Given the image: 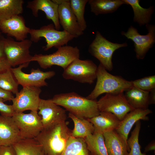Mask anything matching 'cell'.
<instances>
[{
    "label": "cell",
    "mask_w": 155,
    "mask_h": 155,
    "mask_svg": "<svg viewBox=\"0 0 155 155\" xmlns=\"http://www.w3.org/2000/svg\"><path fill=\"white\" fill-rule=\"evenodd\" d=\"M90 155H95L90 152Z\"/></svg>",
    "instance_id": "60d3db41"
},
{
    "label": "cell",
    "mask_w": 155,
    "mask_h": 155,
    "mask_svg": "<svg viewBox=\"0 0 155 155\" xmlns=\"http://www.w3.org/2000/svg\"><path fill=\"white\" fill-rule=\"evenodd\" d=\"M0 59H1V58H0Z\"/></svg>",
    "instance_id": "b9f144b4"
},
{
    "label": "cell",
    "mask_w": 155,
    "mask_h": 155,
    "mask_svg": "<svg viewBox=\"0 0 155 155\" xmlns=\"http://www.w3.org/2000/svg\"><path fill=\"white\" fill-rule=\"evenodd\" d=\"M125 4L130 5L133 13V20L140 26L149 24L154 11L153 6L148 8L142 7L140 4V0H122Z\"/></svg>",
    "instance_id": "603a6c76"
},
{
    "label": "cell",
    "mask_w": 155,
    "mask_h": 155,
    "mask_svg": "<svg viewBox=\"0 0 155 155\" xmlns=\"http://www.w3.org/2000/svg\"><path fill=\"white\" fill-rule=\"evenodd\" d=\"M124 94L129 105L134 109H146L149 104V92L132 86Z\"/></svg>",
    "instance_id": "7402d4cb"
},
{
    "label": "cell",
    "mask_w": 155,
    "mask_h": 155,
    "mask_svg": "<svg viewBox=\"0 0 155 155\" xmlns=\"http://www.w3.org/2000/svg\"><path fill=\"white\" fill-rule=\"evenodd\" d=\"M22 0H0V21L20 15L23 11Z\"/></svg>",
    "instance_id": "484cf974"
},
{
    "label": "cell",
    "mask_w": 155,
    "mask_h": 155,
    "mask_svg": "<svg viewBox=\"0 0 155 155\" xmlns=\"http://www.w3.org/2000/svg\"><path fill=\"white\" fill-rule=\"evenodd\" d=\"M24 18L21 15L0 21V31L9 36L14 37L17 41H21L27 38L30 28L25 24Z\"/></svg>",
    "instance_id": "2e32d148"
},
{
    "label": "cell",
    "mask_w": 155,
    "mask_h": 155,
    "mask_svg": "<svg viewBox=\"0 0 155 155\" xmlns=\"http://www.w3.org/2000/svg\"><path fill=\"white\" fill-rule=\"evenodd\" d=\"M141 127L140 121L135 123V126L131 132V135L127 140L130 151L128 155H146L142 152L139 143V136Z\"/></svg>",
    "instance_id": "1f68e13d"
},
{
    "label": "cell",
    "mask_w": 155,
    "mask_h": 155,
    "mask_svg": "<svg viewBox=\"0 0 155 155\" xmlns=\"http://www.w3.org/2000/svg\"><path fill=\"white\" fill-rule=\"evenodd\" d=\"M88 0H70V6L82 30L84 31L87 25L84 17L85 7Z\"/></svg>",
    "instance_id": "4dcf8cb0"
},
{
    "label": "cell",
    "mask_w": 155,
    "mask_h": 155,
    "mask_svg": "<svg viewBox=\"0 0 155 155\" xmlns=\"http://www.w3.org/2000/svg\"><path fill=\"white\" fill-rule=\"evenodd\" d=\"M155 142L154 140H153L150 142L145 148L144 152H148L150 151L155 150Z\"/></svg>",
    "instance_id": "f35d334b"
},
{
    "label": "cell",
    "mask_w": 155,
    "mask_h": 155,
    "mask_svg": "<svg viewBox=\"0 0 155 155\" xmlns=\"http://www.w3.org/2000/svg\"><path fill=\"white\" fill-rule=\"evenodd\" d=\"M40 88L27 86L16 94L12 99V105L16 113L23 112L26 110L38 112L41 98Z\"/></svg>",
    "instance_id": "4fadbf2b"
},
{
    "label": "cell",
    "mask_w": 155,
    "mask_h": 155,
    "mask_svg": "<svg viewBox=\"0 0 155 155\" xmlns=\"http://www.w3.org/2000/svg\"><path fill=\"white\" fill-rule=\"evenodd\" d=\"M58 6L53 0H34L28 2L27 7L30 9L33 15L37 17L39 10L43 11L46 18L51 20L56 29L59 30L61 26L58 15Z\"/></svg>",
    "instance_id": "e0dca14e"
},
{
    "label": "cell",
    "mask_w": 155,
    "mask_h": 155,
    "mask_svg": "<svg viewBox=\"0 0 155 155\" xmlns=\"http://www.w3.org/2000/svg\"><path fill=\"white\" fill-rule=\"evenodd\" d=\"M68 116L74 124V128L71 132L72 137L84 138L94 132V125L88 119L79 118L70 113Z\"/></svg>",
    "instance_id": "83f0119b"
},
{
    "label": "cell",
    "mask_w": 155,
    "mask_h": 155,
    "mask_svg": "<svg viewBox=\"0 0 155 155\" xmlns=\"http://www.w3.org/2000/svg\"><path fill=\"white\" fill-rule=\"evenodd\" d=\"M29 34L30 40L35 43L38 42L42 38L45 39L46 44L43 47L44 51H47L53 47L58 48L67 44L69 41L76 38L64 30L56 29L54 25L51 24L38 29H31Z\"/></svg>",
    "instance_id": "8992f818"
},
{
    "label": "cell",
    "mask_w": 155,
    "mask_h": 155,
    "mask_svg": "<svg viewBox=\"0 0 155 155\" xmlns=\"http://www.w3.org/2000/svg\"><path fill=\"white\" fill-rule=\"evenodd\" d=\"M91 11L96 15L113 13L123 4L122 0H89Z\"/></svg>",
    "instance_id": "d4e9b609"
},
{
    "label": "cell",
    "mask_w": 155,
    "mask_h": 155,
    "mask_svg": "<svg viewBox=\"0 0 155 155\" xmlns=\"http://www.w3.org/2000/svg\"><path fill=\"white\" fill-rule=\"evenodd\" d=\"M61 155H90L83 138H75L71 136Z\"/></svg>",
    "instance_id": "f1b7e54d"
},
{
    "label": "cell",
    "mask_w": 155,
    "mask_h": 155,
    "mask_svg": "<svg viewBox=\"0 0 155 155\" xmlns=\"http://www.w3.org/2000/svg\"><path fill=\"white\" fill-rule=\"evenodd\" d=\"M80 56V50L78 47L67 45L58 48L55 52L51 54H35L32 56L31 61H36L43 69L55 65L65 69L73 61L79 58Z\"/></svg>",
    "instance_id": "277c9868"
},
{
    "label": "cell",
    "mask_w": 155,
    "mask_h": 155,
    "mask_svg": "<svg viewBox=\"0 0 155 155\" xmlns=\"http://www.w3.org/2000/svg\"><path fill=\"white\" fill-rule=\"evenodd\" d=\"M148 33L141 35L137 30L131 26L127 32L122 31L121 34L132 40L134 43V51L137 59H143L149 50L155 43V26L149 24L146 25Z\"/></svg>",
    "instance_id": "9c48e42d"
},
{
    "label": "cell",
    "mask_w": 155,
    "mask_h": 155,
    "mask_svg": "<svg viewBox=\"0 0 155 155\" xmlns=\"http://www.w3.org/2000/svg\"><path fill=\"white\" fill-rule=\"evenodd\" d=\"M32 42L26 39L21 41H16L11 37L5 38L4 51L6 58L12 67L29 63L32 56L30 53V49Z\"/></svg>",
    "instance_id": "ba28073f"
},
{
    "label": "cell",
    "mask_w": 155,
    "mask_h": 155,
    "mask_svg": "<svg viewBox=\"0 0 155 155\" xmlns=\"http://www.w3.org/2000/svg\"><path fill=\"white\" fill-rule=\"evenodd\" d=\"M88 119L93 125L95 130L103 133L116 130L120 121L114 114L106 112H100L98 115Z\"/></svg>",
    "instance_id": "44dd1931"
},
{
    "label": "cell",
    "mask_w": 155,
    "mask_h": 155,
    "mask_svg": "<svg viewBox=\"0 0 155 155\" xmlns=\"http://www.w3.org/2000/svg\"><path fill=\"white\" fill-rule=\"evenodd\" d=\"M95 87L86 98L96 100L103 93L117 94L124 92L133 86L131 81L109 73L100 64L98 66Z\"/></svg>",
    "instance_id": "3957f363"
},
{
    "label": "cell",
    "mask_w": 155,
    "mask_h": 155,
    "mask_svg": "<svg viewBox=\"0 0 155 155\" xmlns=\"http://www.w3.org/2000/svg\"><path fill=\"white\" fill-rule=\"evenodd\" d=\"M14 97L12 93L5 91L0 88V98L3 99L4 102L12 101Z\"/></svg>",
    "instance_id": "d590c367"
},
{
    "label": "cell",
    "mask_w": 155,
    "mask_h": 155,
    "mask_svg": "<svg viewBox=\"0 0 155 155\" xmlns=\"http://www.w3.org/2000/svg\"><path fill=\"white\" fill-rule=\"evenodd\" d=\"M108 155H128L129 152L127 140L115 130L103 133Z\"/></svg>",
    "instance_id": "d6986e66"
},
{
    "label": "cell",
    "mask_w": 155,
    "mask_h": 155,
    "mask_svg": "<svg viewBox=\"0 0 155 155\" xmlns=\"http://www.w3.org/2000/svg\"><path fill=\"white\" fill-rule=\"evenodd\" d=\"M100 112L111 113L121 121L129 112L134 110L129 104L124 94L106 93L97 101Z\"/></svg>",
    "instance_id": "8fae6325"
},
{
    "label": "cell",
    "mask_w": 155,
    "mask_h": 155,
    "mask_svg": "<svg viewBox=\"0 0 155 155\" xmlns=\"http://www.w3.org/2000/svg\"><path fill=\"white\" fill-rule=\"evenodd\" d=\"M11 68L0 73V88L16 94L19 92V84Z\"/></svg>",
    "instance_id": "f546056e"
},
{
    "label": "cell",
    "mask_w": 155,
    "mask_h": 155,
    "mask_svg": "<svg viewBox=\"0 0 155 155\" xmlns=\"http://www.w3.org/2000/svg\"><path fill=\"white\" fill-rule=\"evenodd\" d=\"M5 38L0 31V58H6L4 51Z\"/></svg>",
    "instance_id": "74e56055"
},
{
    "label": "cell",
    "mask_w": 155,
    "mask_h": 155,
    "mask_svg": "<svg viewBox=\"0 0 155 155\" xmlns=\"http://www.w3.org/2000/svg\"><path fill=\"white\" fill-rule=\"evenodd\" d=\"M19 129L21 139L35 138L43 129L38 112L15 113L12 117Z\"/></svg>",
    "instance_id": "30bf717a"
},
{
    "label": "cell",
    "mask_w": 155,
    "mask_h": 155,
    "mask_svg": "<svg viewBox=\"0 0 155 155\" xmlns=\"http://www.w3.org/2000/svg\"><path fill=\"white\" fill-rule=\"evenodd\" d=\"M71 132L65 121L43 129L35 139L46 155H61L71 136Z\"/></svg>",
    "instance_id": "7a4b0ae2"
},
{
    "label": "cell",
    "mask_w": 155,
    "mask_h": 155,
    "mask_svg": "<svg viewBox=\"0 0 155 155\" xmlns=\"http://www.w3.org/2000/svg\"><path fill=\"white\" fill-rule=\"evenodd\" d=\"M133 86L144 91L150 92L155 89V75L147 76L131 81Z\"/></svg>",
    "instance_id": "d6a6232c"
},
{
    "label": "cell",
    "mask_w": 155,
    "mask_h": 155,
    "mask_svg": "<svg viewBox=\"0 0 155 155\" xmlns=\"http://www.w3.org/2000/svg\"><path fill=\"white\" fill-rule=\"evenodd\" d=\"M149 104L155 103V89L149 92Z\"/></svg>",
    "instance_id": "ab89813d"
},
{
    "label": "cell",
    "mask_w": 155,
    "mask_h": 155,
    "mask_svg": "<svg viewBox=\"0 0 155 155\" xmlns=\"http://www.w3.org/2000/svg\"><path fill=\"white\" fill-rule=\"evenodd\" d=\"M51 99L80 118L90 119L98 115L100 112L97 101L88 99L74 92L57 94Z\"/></svg>",
    "instance_id": "6da1fadb"
},
{
    "label": "cell",
    "mask_w": 155,
    "mask_h": 155,
    "mask_svg": "<svg viewBox=\"0 0 155 155\" xmlns=\"http://www.w3.org/2000/svg\"><path fill=\"white\" fill-rule=\"evenodd\" d=\"M0 155H17L13 145L0 146Z\"/></svg>",
    "instance_id": "e575fe53"
},
{
    "label": "cell",
    "mask_w": 155,
    "mask_h": 155,
    "mask_svg": "<svg viewBox=\"0 0 155 155\" xmlns=\"http://www.w3.org/2000/svg\"><path fill=\"white\" fill-rule=\"evenodd\" d=\"M4 101L0 98V113L1 115L12 117L16 113L12 105L5 104Z\"/></svg>",
    "instance_id": "836d02e7"
},
{
    "label": "cell",
    "mask_w": 155,
    "mask_h": 155,
    "mask_svg": "<svg viewBox=\"0 0 155 155\" xmlns=\"http://www.w3.org/2000/svg\"><path fill=\"white\" fill-rule=\"evenodd\" d=\"M38 110V113L41 117L43 129L66 121L67 115L65 110L54 103L51 99H41Z\"/></svg>",
    "instance_id": "5bb4252c"
},
{
    "label": "cell",
    "mask_w": 155,
    "mask_h": 155,
    "mask_svg": "<svg viewBox=\"0 0 155 155\" xmlns=\"http://www.w3.org/2000/svg\"><path fill=\"white\" fill-rule=\"evenodd\" d=\"M29 63L19 65L16 68H11V70L19 84L23 87L34 86L38 88L47 86V83L45 80L54 76L55 74L53 71L44 72L39 69L32 68L30 73H25L22 71L23 68L28 66Z\"/></svg>",
    "instance_id": "7c38bea8"
},
{
    "label": "cell",
    "mask_w": 155,
    "mask_h": 155,
    "mask_svg": "<svg viewBox=\"0 0 155 155\" xmlns=\"http://www.w3.org/2000/svg\"><path fill=\"white\" fill-rule=\"evenodd\" d=\"M97 68L91 60L77 59L64 69L62 75L66 80L91 84L96 79Z\"/></svg>",
    "instance_id": "52a82bcc"
},
{
    "label": "cell",
    "mask_w": 155,
    "mask_h": 155,
    "mask_svg": "<svg viewBox=\"0 0 155 155\" xmlns=\"http://www.w3.org/2000/svg\"><path fill=\"white\" fill-rule=\"evenodd\" d=\"M152 112V111L148 108L146 109H135L129 112L120 121L116 131L127 140L128 135L134 124L141 120H148L147 115Z\"/></svg>",
    "instance_id": "ffe728a7"
},
{
    "label": "cell",
    "mask_w": 155,
    "mask_h": 155,
    "mask_svg": "<svg viewBox=\"0 0 155 155\" xmlns=\"http://www.w3.org/2000/svg\"><path fill=\"white\" fill-rule=\"evenodd\" d=\"M21 140L12 117L0 115V146L13 145Z\"/></svg>",
    "instance_id": "ac0fdd59"
},
{
    "label": "cell",
    "mask_w": 155,
    "mask_h": 155,
    "mask_svg": "<svg viewBox=\"0 0 155 155\" xmlns=\"http://www.w3.org/2000/svg\"><path fill=\"white\" fill-rule=\"evenodd\" d=\"M11 68L6 58L0 59V73Z\"/></svg>",
    "instance_id": "8d00e7d4"
},
{
    "label": "cell",
    "mask_w": 155,
    "mask_h": 155,
    "mask_svg": "<svg viewBox=\"0 0 155 155\" xmlns=\"http://www.w3.org/2000/svg\"><path fill=\"white\" fill-rule=\"evenodd\" d=\"M84 139L90 153L95 155H108L103 133L94 130Z\"/></svg>",
    "instance_id": "4316f807"
},
{
    "label": "cell",
    "mask_w": 155,
    "mask_h": 155,
    "mask_svg": "<svg viewBox=\"0 0 155 155\" xmlns=\"http://www.w3.org/2000/svg\"><path fill=\"white\" fill-rule=\"evenodd\" d=\"M127 46L126 42L122 44L111 42L97 31L94 39L89 46L88 51L107 71H110L113 68L112 57L114 52L120 48Z\"/></svg>",
    "instance_id": "5b68a950"
},
{
    "label": "cell",
    "mask_w": 155,
    "mask_h": 155,
    "mask_svg": "<svg viewBox=\"0 0 155 155\" xmlns=\"http://www.w3.org/2000/svg\"><path fill=\"white\" fill-rule=\"evenodd\" d=\"M58 4L59 18L63 30L76 38L84 34L71 9L68 0H53Z\"/></svg>",
    "instance_id": "9a60e30c"
},
{
    "label": "cell",
    "mask_w": 155,
    "mask_h": 155,
    "mask_svg": "<svg viewBox=\"0 0 155 155\" xmlns=\"http://www.w3.org/2000/svg\"><path fill=\"white\" fill-rule=\"evenodd\" d=\"M13 145L17 155H46L35 138L21 139Z\"/></svg>",
    "instance_id": "cb8c5ba5"
}]
</instances>
